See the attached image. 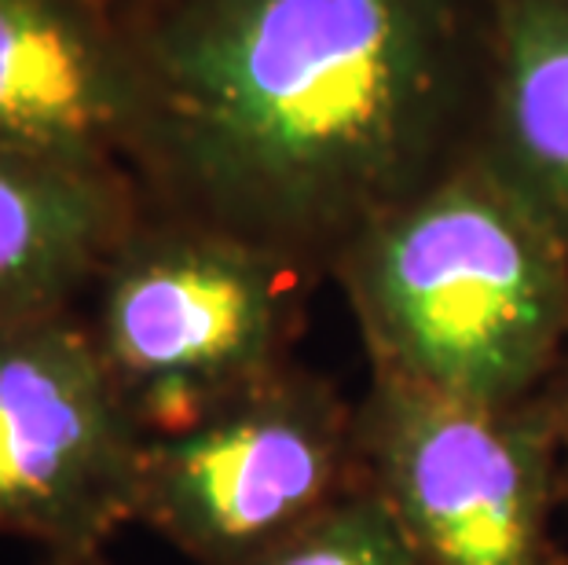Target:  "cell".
<instances>
[{"mask_svg": "<svg viewBox=\"0 0 568 565\" xmlns=\"http://www.w3.org/2000/svg\"><path fill=\"white\" fill-rule=\"evenodd\" d=\"M143 199L331 269L474 143L488 0H111Z\"/></svg>", "mask_w": 568, "mask_h": 565, "instance_id": "6da1fadb", "label": "cell"}, {"mask_svg": "<svg viewBox=\"0 0 568 565\" xmlns=\"http://www.w3.org/2000/svg\"><path fill=\"white\" fill-rule=\"evenodd\" d=\"M331 272L382 375L521 404L568 360V250L474 143L371 218Z\"/></svg>", "mask_w": 568, "mask_h": 565, "instance_id": "7a4b0ae2", "label": "cell"}, {"mask_svg": "<svg viewBox=\"0 0 568 565\" xmlns=\"http://www.w3.org/2000/svg\"><path fill=\"white\" fill-rule=\"evenodd\" d=\"M316 272L143 199L81 316L143 434H173L290 364Z\"/></svg>", "mask_w": 568, "mask_h": 565, "instance_id": "3957f363", "label": "cell"}, {"mask_svg": "<svg viewBox=\"0 0 568 565\" xmlns=\"http://www.w3.org/2000/svg\"><path fill=\"white\" fill-rule=\"evenodd\" d=\"M356 437L422 565H554L565 474L547 393L474 404L374 371Z\"/></svg>", "mask_w": 568, "mask_h": 565, "instance_id": "277c9868", "label": "cell"}, {"mask_svg": "<svg viewBox=\"0 0 568 565\" xmlns=\"http://www.w3.org/2000/svg\"><path fill=\"white\" fill-rule=\"evenodd\" d=\"M356 481V412L290 360L199 423L143 441L136 522L199 565H239Z\"/></svg>", "mask_w": 568, "mask_h": 565, "instance_id": "5b68a950", "label": "cell"}, {"mask_svg": "<svg viewBox=\"0 0 568 565\" xmlns=\"http://www.w3.org/2000/svg\"><path fill=\"white\" fill-rule=\"evenodd\" d=\"M143 441L81 309L0 334V536L103 551L136 522Z\"/></svg>", "mask_w": 568, "mask_h": 565, "instance_id": "8992f818", "label": "cell"}, {"mask_svg": "<svg viewBox=\"0 0 568 565\" xmlns=\"http://www.w3.org/2000/svg\"><path fill=\"white\" fill-rule=\"evenodd\" d=\"M140 92L111 0H0V151L129 165Z\"/></svg>", "mask_w": 568, "mask_h": 565, "instance_id": "52a82bcc", "label": "cell"}, {"mask_svg": "<svg viewBox=\"0 0 568 565\" xmlns=\"http://www.w3.org/2000/svg\"><path fill=\"white\" fill-rule=\"evenodd\" d=\"M140 206L118 159L0 151V334L81 309Z\"/></svg>", "mask_w": 568, "mask_h": 565, "instance_id": "ba28073f", "label": "cell"}, {"mask_svg": "<svg viewBox=\"0 0 568 565\" xmlns=\"http://www.w3.org/2000/svg\"><path fill=\"white\" fill-rule=\"evenodd\" d=\"M474 148L568 250V0H488Z\"/></svg>", "mask_w": 568, "mask_h": 565, "instance_id": "9c48e42d", "label": "cell"}, {"mask_svg": "<svg viewBox=\"0 0 568 565\" xmlns=\"http://www.w3.org/2000/svg\"><path fill=\"white\" fill-rule=\"evenodd\" d=\"M239 565H422V558L382 492L364 477Z\"/></svg>", "mask_w": 568, "mask_h": 565, "instance_id": "30bf717a", "label": "cell"}, {"mask_svg": "<svg viewBox=\"0 0 568 565\" xmlns=\"http://www.w3.org/2000/svg\"><path fill=\"white\" fill-rule=\"evenodd\" d=\"M547 401L554 407V423H558V437H561V474H565V500H568V360L561 364L558 379L550 382Z\"/></svg>", "mask_w": 568, "mask_h": 565, "instance_id": "8fae6325", "label": "cell"}, {"mask_svg": "<svg viewBox=\"0 0 568 565\" xmlns=\"http://www.w3.org/2000/svg\"><path fill=\"white\" fill-rule=\"evenodd\" d=\"M33 565H111L103 551H41Z\"/></svg>", "mask_w": 568, "mask_h": 565, "instance_id": "7c38bea8", "label": "cell"}]
</instances>
